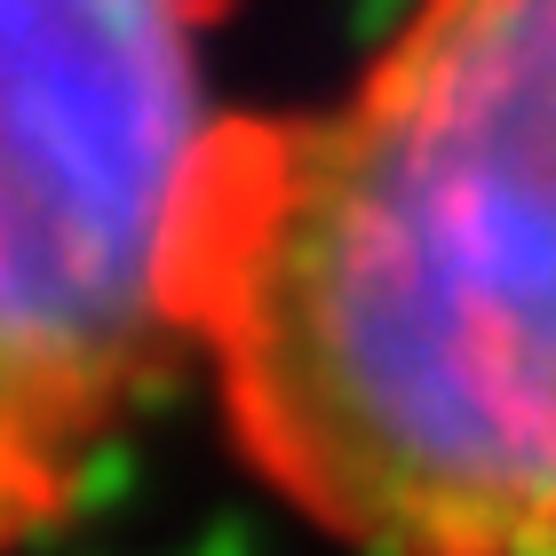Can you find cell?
Returning a JSON list of instances; mask_svg holds the SVG:
<instances>
[{"label":"cell","instance_id":"1","mask_svg":"<svg viewBox=\"0 0 556 556\" xmlns=\"http://www.w3.org/2000/svg\"><path fill=\"white\" fill-rule=\"evenodd\" d=\"M247 445L366 556H556V0H414L247 112L199 334Z\"/></svg>","mask_w":556,"mask_h":556},{"label":"cell","instance_id":"2","mask_svg":"<svg viewBox=\"0 0 556 556\" xmlns=\"http://www.w3.org/2000/svg\"><path fill=\"white\" fill-rule=\"evenodd\" d=\"M0 501L33 541L88 501L151 390L207 334L247 112L223 104L231 0H0Z\"/></svg>","mask_w":556,"mask_h":556}]
</instances>
